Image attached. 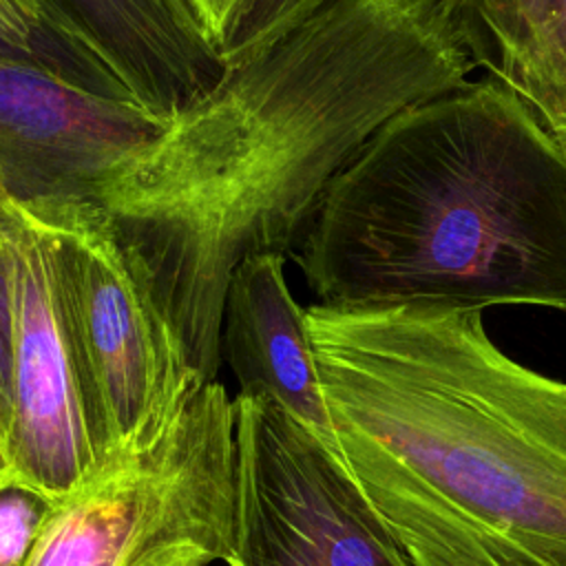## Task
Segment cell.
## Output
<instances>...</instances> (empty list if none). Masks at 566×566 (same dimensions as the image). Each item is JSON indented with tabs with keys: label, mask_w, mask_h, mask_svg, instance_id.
<instances>
[{
	"label": "cell",
	"mask_w": 566,
	"mask_h": 566,
	"mask_svg": "<svg viewBox=\"0 0 566 566\" xmlns=\"http://www.w3.org/2000/svg\"><path fill=\"white\" fill-rule=\"evenodd\" d=\"M475 66L453 0H334L226 66L111 170L93 203L201 385L221 367L237 265L294 252L376 130Z\"/></svg>",
	"instance_id": "1"
},
{
	"label": "cell",
	"mask_w": 566,
	"mask_h": 566,
	"mask_svg": "<svg viewBox=\"0 0 566 566\" xmlns=\"http://www.w3.org/2000/svg\"><path fill=\"white\" fill-rule=\"evenodd\" d=\"M336 451L413 566H566V382L480 310L305 307Z\"/></svg>",
	"instance_id": "2"
},
{
	"label": "cell",
	"mask_w": 566,
	"mask_h": 566,
	"mask_svg": "<svg viewBox=\"0 0 566 566\" xmlns=\"http://www.w3.org/2000/svg\"><path fill=\"white\" fill-rule=\"evenodd\" d=\"M292 254L316 303L566 312V150L489 73L382 124Z\"/></svg>",
	"instance_id": "3"
},
{
	"label": "cell",
	"mask_w": 566,
	"mask_h": 566,
	"mask_svg": "<svg viewBox=\"0 0 566 566\" xmlns=\"http://www.w3.org/2000/svg\"><path fill=\"white\" fill-rule=\"evenodd\" d=\"M234 524V398L203 385L150 447L57 500L24 566H210Z\"/></svg>",
	"instance_id": "4"
},
{
	"label": "cell",
	"mask_w": 566,
	"mask_h": 566,
	"mask_svg": "<svg viewBox=\"0 0 566 566\" xmlns=\"http://www.w3.org/2000/svg\"><path fill=\"white\" fill-rule=\"evenodd\" d=\"M27 210L46 234L60 312L111 462L137 453L170 429L203 385L93 201Z\"/></svg>",
	"instance_id": "5"
},
{
	"label": "cell",
	"mask_w": 566,
	"mask_h": 566,
	"mask_svg": "<svg viewBox=\"0 0 566 566\" xmlns=\"http://www.w3.org/2000/svg\"><path fill=\"white\" fill-rule=\"evenodd\" d=\"M230 566H413L338 451L268 396H234Z\"/></svg>",
	"instance_id": "6"
},
{
	"label": "cell",
	"mask_w": 566,
	"mask_h": 566,
	"mask_svg": "<svg viewBox=\"0 0 566 566\" xmlns=\"http://www.w3.org/2000/svg\"><path fill=\"white\" fill-rule=\"evenodd\" d=\"M0 230L15 314L7 467L15 480L62 500L111 462L108 440L60 312L40 221L0 195Z\"/></svg>",
	"instance_id": "7"
},
{
	"label": "cell",
	"mask_w": 566,
	"mask_h": 566,
	"mask_svg": "<svg viewBox=\"0 0 566 566\" xmlns=\"http://www.w3.org/2000/svg\"><path fill=\"white\" fill-rule=\"evenodd\" d=\"M168 117L55 66L0 55V195L24 208L93 201Z\"/></svg>",
	"instance_id": "8"
},
{
	"label": "cell",
	"mask_w": 566,
	"mask_h": 566,
	"mask_svg": "<svg viewBox=\"0 0 566 566\" xmlns=\"http://www.w3.org/2000/svg\"><path fill=\"white\" fill-rule=\"evenodd\" d=\"M40 2L82 60L159 115H175L226 71L181 0Z\"/></svg>",
	"instance_id": "9"
},
{
	"label": "cell",
	"mask_w": 566,
	"mask_h": 566,
	"mask_svg": "<svg viewBox=\"0 0 566 566\" xmlns=\"http://www.w3.org/2000/svg\"><path fill=\"white\" fill-rule=\"evenodd\" d=\"M221 363L241 396H268L310 424L334 449L305 307L285 279V256H245L230 276L221 318Z\"/></svg>",
	"instance_id": "10"
},
{
	"label": "cell",
	"mask_w": 566,
	"mask_h": 566,
	"mask_svg": "<svg viewBox=\"0 0 566 566\" xmlns=\"http://www.w3.org/2000/svg\"><path fill=\"white\" fill-rule=\"evenodd\" d=\"M471 49L539 113L566 82V0H453Z\"/></svg>",
	"instance_id": "11"
},
{
	"label": "cell",
	"mask_w": 566,
	"mask_h": 566,
	"mask_svg": "<svg viewBox=\"0 0 566 566\" xmlns=\"http://www.w3.org/2000/svg\"><path fill=\"white\" fill-rule=\"evenodd\" d=\"M57 500L4 475L0 480V566H24Z\"/></svg>",
	"instance_id": "12"
},
{
	"label": "cell",
	"mask_w": 566,
	"mask_h": 566,
	"mask_svg": "<svg viewBox=\"0 0 566 566\" xmlns=\"http://www.w3.org/2000/svg\"><path fill=\"white\" fill-rule=\"evenodd\" d=\"M329 2L334 0H245L241 18L219 53L221 64L232 66L256 55Z\"/></svg>",
	"instance_id": "13"
},
{
	"label": "cell",
	"mask_w": 566,
	"mask_h": 566,
	"mask_svg": "<svg viewBox=\"0 0 566 566\" xmlns=\"http://www.w3.org/2000/svg\"><path fill=\"white\" fill-rule=\"evenodd\" d=\"M0 20L40 49L62 71L75 77H82L80 69L86 71L84 60L60 38L40 0H0Z\"/></svg>",
	"instance_id": "14"
},
{
	"label": "cell",
	"mask_w": 566,
	"mask_h": 566,
	"mask_svg": "<svg viewBox=\"0 0 566 566\" xmlns=\"http://www.w3.org/2000/svg\"><path fill=\"white\" fill-rule=\"evenodd\" d=\"M13 367H15V314L11 272L0 230V449L7 458V440L13 420Z\"/></svg>",
	"instance_id": "15"
},
{
	"label": "cell",
	"mask_w": 566,
	"mask_h": 566,
	"mask_svg": "<svg viewBox=\"0 0 566 566\" xmlns=\"http://www.w3.org/2000/svg\"><path fill=\"white\" fill-rule=\"evenodd\" d=\"M181 4L195 20L206 42L219 55L241 18L245 0H181Z\"/></svg>",
	"instance_id": "16"
},
{
	"label": "cell",
	"mask_w": 566,
	"mask_h": 566,
	"mask_svg": "<svg viewBox=\"0 0 566 566\" xmlns=\"http://www.w3.org/2000/svg\"><path fill=\"white\" fill-rule=\"evenodd\" d=\"M0 55L2 57H27V60H38V62H44L49 66H55L40 49H35L31 42H27L20 33H15L2 20H0ZM55 69H60V66H55Z\"/></svg>",
	"instance_id": "17"
},
{
	"label": "cell",
	"mask_w": 566,
	"mask_h": 566,
	"mask_svg": "<svg viewBox=\"0 0 566 566\" xmlns=\"http://www.w3.org/2000/svg\"><path fill=\"white\" fill-rule=\"evenodd\" d=\"M539 122L559 139L566 142V82L559 86V91L548 99V104L535 113Z\"/></svg>",
	"instance_id": "18"
},
{
	"label": "cell",
	"mask_w": 566,
	"mask_h": 566,
	"mask_svg": "<svg viewBox=\"0 0 566 566\" xmlns=\"http://www.w3.org/2000/svg\"><path fill=\"white\" fill-rule=\"evenodd\" d=\"M9 473V467H7V458H4V451L0 449V480Z\"/></svg>",
	"instance_id": "19"
},
{
	"label": "cell",
	"mask_w": 566,
	"mask_h": 566,
	"mask_svg": "<svg viewBox=\"0 0 566 566\" xmlns=\"http://www.w3.org/2000/svg\"><path fill=\"white\" fill-rule=\"evenodd\" d=\"M559 144H562V146H564V150H566V142H559Z\"/></svg>",
	"instance_id": "20"
}]
</instances>
